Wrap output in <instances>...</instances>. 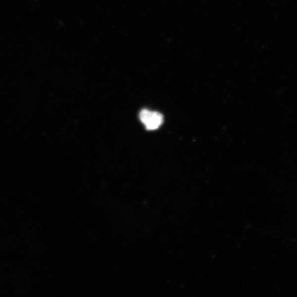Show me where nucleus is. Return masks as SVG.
I'll use <instances>...</instances> for the list:
<instances>
[{"instance_id": "nucleus-1", "label": "nucleus", "mask_w": 297, "mask_h": 297, "mask_svg": "<svg viewBox=\"0 0 297 297\" xmlns=\"http://www.w3.org/2000/svg\"><path fill=\"white\" fill-rule=\"evenodd\" d=\"M139 118L148 130L159 128L164 121L163 116L158 112H152L147 109L141 111Z\"/></svg>"}]
</instances>
